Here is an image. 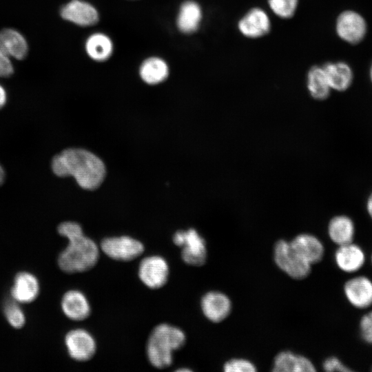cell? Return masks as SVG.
Listing matches in <instances>:
<instances>
[{"label":"cell","mask_w":372,"mask_h":372,"mask_svg":"<svg viewBox=\"0 0 372 372\" xmlns=\"http://www.w3.org/2000/svg\"><path fill=\"white\" fill-rule=\"evenodd\" d=\"M323 369L328 372H349L352 369L346 366L340 360L335 356L329 357L322 363Z\"/></svg>","instance_id":"cell-30"},{"label":"cell","mask_w":372,"mask_h":372,"mask_svg":"<svg viewBox=\"0 0 372 372\" xmlns=\"http://www.w3.org/2000/svg\"><path fill=\"white\" fill-rule=\"evenodd\" d=\"M6 92L4 88L0 85V109L3 107L6 103Z\"/></svg>","instance_id":"cell-33"},{"label":"cell","mask_w":372,"mask_h":372,"mask_svg":"<svg viewBox=\"0 0 372 372\" xmlns=\"http://www.w3.org/2000/svg\"><path fill=\"white\" fill-rule=\"evenodd\" d=\"M57 230L68 240V246L60 253L57 260L63 272H85L96 265L99 258V247L94 240L84 235L79 223L63 222L58 226Z\"/></svg>","instance_id":"cell-2"},{"label":"cell","mask_w":372,"mask_h":372,"mask_svg":"<svg viewBox=\"0 0 372 372\" xmlns=\"http://www.w3.org/2000/svg\"><path fill=\"white\" fill-rule=\"evenodd\" d=\"M273 258L276 265L292 278L303 279L311 271V265L297 254L290 242L285 240L275 244Z\"/></svg>","instance_id":"cell-4"},{"label":"cell","mask_w":372,"mask_h":372,"mask_svg":"<svg viewBox=\"0 0 372 372\" xmlns=\"http://www.w3.org/2000/svg\"><path fill=\"white\" fill-rule=\"evenodd\" d=\"M39 282L37 277L31 273L22 271L14 277L11 288V296L18 303H30L39 296Z\"/></svg>","instance_id":"cell-15"},{"label":"cell","mask_w":372,"mask_h":372,"mask_svg":"<svg viewBox=\"0 0 372 372\" xmlns=\"http://www.w3.org/2000/svg\"><path fill=\"white\" fill-rule=\"evenodd\" d=\"M4 178H5V172L2 166L0 165V185L3 183Z\"/></svg>","instance_id":"cell-34"},{"label":"cell","mask_w":372,"mask_h":372,"mask_svg":"<svg viewBox=\"0 0 372 372\" xmlns=\"http://www.w3.org/2000/svg\"><path fill=\"white\" fill-rule=\"evenodd\" d=\"M366 24L364 18L353 11H344L336 21V32L344 41L350 43H358L364 38Z\"/></svg>","instance_id":"cell-11"},{"label":"cell","mask_w":372,"mask_h":372,"mask_svg":"<svg viewBox=\"0 0 372 372\" xmlns=\"http://www.w3.org/2000/svg\"><path fill=\"white\" fill-rule=\"evenodd\" d=\"M4 316L9 324L14 329L22 328L25 323V316L22 309L15 300H7L3 307Z\"/></svg>","instance_id":"cell-26"},{"label":"cell","mask_w":372,"mask_h":372,"mask_svg":"<svg viewBox=\"0 0 372 372\" xmlns=\"http://www.w3.org/2000/svg\"><path fill=\"white\" fill-rule=\"evenodd\" d=\"M337 267L345 273L358 271L366 262L363 249L353 242L339 245L334 254Z\"/></svg>","instance_id":"cell-13"},{"label":"cell","mask_w":372,"mask_h":372,"mask_svg":"<svg viewBox=\"0 0 372 372\" xmlns=\"http://www.w3.org/2000/svg\"><path fill=\"white\" fill-rule=\"evenodd\" d=\"M65 344L70 358L79 362L90 360L96 351L94 338L83 329H75L68 332L65 337Z\"/></svg>","instance_id":"cell-8"},{"label":"cell","mask_w":372,"mask_h":372,"mask_svg":"<svg viewBox=\"0 0 372 372\" xmlns=\"http://www.w3.org/2000/svg\"><path fill=\"white\" fill-rule=\"evenodd\" d=\"M138 273L145 285L150 289H156L166 284L169 276V266L163 257L150 256L141 261Z\"/></svg>","instance_id":"cell-7"},{"label":"cell","mask_w":372,"mask_h":372,"mask_svg":"<svg viewBox=\"0 0 372 372\" xmlns=\"http://www.w3.org/2000/svg\"><path fill=\"white\" fill-rule=\"evenodd\" d=\"M299 0H267L271 12L280 19H291L295 14Z\"/></svg>","instance_id":"cell-27"},{"label":"cell","mask_w":372,"mask_h":372,"mask_svg":"<svg viewBox=\"0 0 372 372\" xmlns=\"http://www.w3.org/2000/svg\"><path fill=\"white\" fill-rule=\"evenodd\" d=\"M344 294L353 307L364 309L372 305V280L366 276H356L344 285Z\"/></svg>","instance_id":"cell-10"},{"label":"cell","mask_w":372,"mask_h":372,"mask_svg":"<svg viewBox=\"0 0 372 372\" xmlns=\"http://www.w3.org/2000/svg\"><path fill=\"white\" fill-rule=\"evenodd\" d=\"M307 87L310 95L316 100L322 101L329 96L331 88L322 67L313 65L309 70Z\"/></svg>","instance_id":"cell-23"},{"label":"cell","mask_w":372,"mask_h":372,"mask_svg":"<svg viewBox=\"0 0 372 372\" xmlns=\"http://www.w3.org/2000/svg\"><path fill=\"white\" fill-rule=\"evenodd\" d=\"M140 76L147 83L154 85L163 81L168 76L167 63L158 57H150L145 60L140 67Z\"/></svg>","instance_id":"cell-24"},{"label":"cell","mask_w":372,"mask_h":372,"mask_svg":"<svg viewBox=\"0 0 372 372\" xmlns=\"http://www.w3.org/2000/svg\"><path fill=\"white\" fill-rule=\"evenodd\" d=\"M61 304L65 316L74 321L87 318L91 312L87 299L79 290L68 291L63 296Z\"/></svg>","instance_id":"cell-17"},{"label":"cell","mask_w":372,"mask_h":372,"mask_svg":"<svg viewBox=\"0 0 372 372\" xmlns=\"http://www.w3.org/2000/svg\"><path fill=\"white\" fill-rule=\"evenodd\" d=\"M61 17L81 26L92 25L99 21L97 10L89 3L81 0H72L61 10Z\"/></svg>","instance_id":"cell-14"},{"label":"cell","mask_w":372,"mask_h":372,"mask_svg":"<svg viewBox=\"0 0 372 372\" xmlns=\"http://www.w3.org/2000/svg\"><path fill=\"white\" fill-rule=\"evenodd\" d=\"M366 209L369 216L372 220V192L366 199Z\"/></svg>","instance_id":"cell-32"},{"label":"cell","mask_w":372,"mask_h":372,"mask_svg":"<svg viewBox=\"0 0 372 372\" xmlns=\"http://www.w3.org/2000/svg\"><path fill=\"white\" fill-rule=\"evenodd\" d=\"M173 242L182 248L181 258L185 263L196 267L204 265L207 258L205 240L196 229L177 231Z\"/></svg>","instance_id":"cell-5"},{"label":"cell","mask_w":372,"mask_h":372,"mask_svg":"<svg viewBox=\"0 0 372 372\" xmlns=\"http://www.w3.org/2000/svg\"><path fill=\"white\" fill-rule=\"evenodd\" d=\"M370 77H371V82H372V65H371V70H370Z\"/></svg>","instance_id":"cell-35"},{"label":"cell","mask_w":372,"mask_h":372,"mask_svg":"<svg viewBox=\"0 0 372 372\" xmlns=\"http://www.w3.org/2000/svg\"><path fill=\"white\" fill-rule=\"evenodd\" d=\"M359 332L365 343L372 344V311L362 316L359 323Z\"/></svg>","instance_id":"cell-29"},{"label":"cell","mask_w":372,"mask_h":372,"mask_svg":"<svg viewBox=\"0 0 372 372\" xmlns=\"http://www.w3.org/2000/svg\"><path fill=\"white\" fill-rule=\"evenodd\" d=\"M237 27L244 37L257 39L267 35L270 32L271 23L269 16L265 10L254 7L239 19Z\"/></svg>","instance_id":"cell-9"},{"label":"cell","mask_w":372,"mask_h":372,"mask_svg":"<svg viewBox=\"0 0 372 372\" xmlns=\"http://www.w3.org/2000/svg\"><path fill=\"white\" fill-rule=\"evenodd\" d=\"M225 372H254L256 371L255 365L248 360L243 358H234L228 360L223 365Z\"/></svg>","instance_id":"cell-28"},{"label":"cell","mask_w":372,"mask_h":372,"mask_svg":"<svg viewBox=\"0 0 372 372\" xmlns=\"http://www.w3.org/2000/svg\"><path fill=\"white\" fill-rule=\"evenodd\" d=\"M327 231L330 239L339 246L353 242L355 226L349 216L337 215L330 220Z\"/></svg>","instance_id":"cell-19"},{"label":"cell","mask_w":372,"mask_h":372,"mask_svg":"<svg viewBox=\"0 0 372 372\" xmlns=\"http://www.w3.org/2000/svg\"><path fill=\"white\" fill-rule=\"evenodd\" d=\"M51 167L55 175L72 176L85 189L97 188L105 176L103 161L93 153L81 148L62 151L52 158Z\"/></svg>","instance_id":"cell-1"},{"label":"cell","mask_w":372,"mask_h":372,"mask_svg":"<svg viewBox=\"0 0 372 372\" xmlns=\"http://www.w3.org/2000/svg\"><path fill=\"white\" fill-rule=\"evenodd\" d=\"M85 50L92 59L103 61L112 54L113 45L111 39L102 33L92 34L86 41Z\"/></svg>","instance_id":"cell-25"},{"label":"cell","mask_w":372,"mask_h":372,"mask_svg":"<svg viewBox=\"0 0 372 372\" xmlns=\"http://www.w3.org/2000/svg\"><path fill=\"white\" fill-rule=\"evenodd\" d=\"M13 71L10 56L0 48V76L8 77L12 74Z\"/></svg>","instance_id":"cell-31"},{"label":"cell","mask_w":372,"mask_h":372,"mask_svg":"<svg viewBox=\"0 0 372 372\" xmlns=\"http://www.w3.org/2000/svg\"><path fill=\"white\" fill-rule=\"evenodd\" d=\"M186 336L179 328L166 323L156 326L147 342L146 353L150 364L162 369L172 363V353L185 344Z\"/></svg>","instance_id":"cell-3"},{"label":"cell","mask_w":372,"mask_h":372,"mask_svg":"<svg viewBox=\"0 0 372 372\" xmlns=\"http://www.w3.org/2000/svg\"><path fill=\"white\" fill-rule=\"evenodd\" d=\"M322 67L331 90L343 92L351 86L353 81V72L347 63L329 62Z\"/></svg>","instance_id":"cell-20"},{"label":"cell","mask_w":372,"mask_h":372,"mask_svg":"<svg viewBox=\"0 0 372 372\" xmlns=\"http://www.w3.org/2000/svg\"><path fill=\"white\" fill-rule=\"evenodd\" d=\"M371 264H372V253H371Z\"/></svg>","instance_id":"cell-36"},{"label":"cell","mask_w":372,"mask_h":372,"mask_svg":"<svg viewBox=\"0 0 372 372\" xmlns=\"http://www.w3.org/2000/svg\"><path fill=\"white\" fill-rule=\"evenodd\" d=\"M203 12L200 5L192 0L180 6L177 17V26L180 31L190 34L196 31L202 20Z\"/></svg>","instance_id":"cell-21"},{"label":"cell","mask_w":372,"mask_h":372,"mask_svg":"<svg viewBox=\"0 0 372 372\" xmlns=\"http://www.w3.org/2000/svg\"><path fill=\"white\" fill-rule=\"evenodd\" d=\"M290 244L297 254L310 265L320 262L324 256L323 244L313 235L299 234L290 241Z\"/></svg>","instance_id":"cell-16"},{"label":"cell","mask_w":372,"mask_h":372,"mask_svg":"<svg viewBox=\"0 0 372 372\" xmlns=\"http://www.w3.org/2000/svg\"><path fill=\"white\" fill-rule=\"evenodd\" d=\"M0 48L9 56L17 59H24L28 53V44L18 31L7 28L0 31Z\"/></svg>","instance_id":"cell-22"},{"label":"cell","mask_w":372,"mask_h":372,"mask_svg":"<svg viewBox=\"0 0 372 372\" xmlns=\"http://www.w3.org/2000/svg\"><path fill=\"white\" fill-rule=\"evenodd\" d=\"M200 307L204 316L209 320L220 322L229 315L231 302L225 293L211 291L203 295L200 300Z\"/></svg>","instance_id":"cell-12"},{"label":"cell","mask_w":372,"mask_h":372,"mask_svg":"<svg viewBox=\"0 0 372 372\" xmlns=\"http://www.w3.org/2000/svg\"><path fill=\"white\" fill-rule=\"evenodd\" d=\"M101 249L112 259L130 261L140 256L144 245L139 240L127 236L108 237L101 242Z\"/></svg>","instance_id":"cell-6"},{"label":"cell","mask_w":372,"mask_h":372,"mask_svg":"<svg viewBox=\"0 0 372 372\" xmlns=\"http://www.w3.org/2000/svg\"><path fill=\"white\" fill-rule=\"evenodd\" d=\"M273 371L275 372H313L316 369L309 358L284 351L276 355L273 360Z\"/></svg>","instance_id":"cell-18"}]
</instances>
